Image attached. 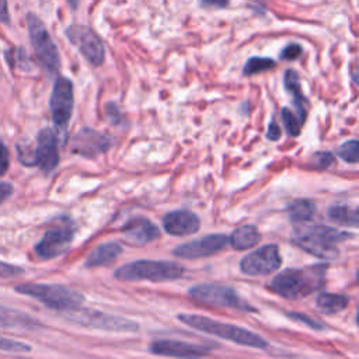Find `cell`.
<instances>
[{"label": "cell", "instance_id": "cell-1", "mask_svg": "<svg viewBox=\"0 0 359 359\" xmlns=\"http://www.w3.org/2000/svg\"><path fill=\"white\" fill-rule=\"evenodd\" d=\"M327 265H313L304 269L287 268L275 275L269 289L286 299H300L321 289L325 282Z\"/></svg>", "mask_w": 359, "mask_h": 359}, {"label": "cell", "instance_id": "cell-2", "mask_svg": "<svg viewBox=\"0 0 359 359\" xmlns=\"http://www.w3.org/2000/svg\"><path fill=\"white\" fill-rule=\"evenodd\" d=\"M353 236L355 234L352 233H346L325 224H300L296 229V236L292 241L293 244L317 258L334 259L339 255L337 245L342 241L353 238Z\"/></svg>", "mask_w": 359, "mask_h": 359}, {"label": "cell", "instance_id": "cell-3", "mask_svg": "<svg viewBox=\"0 0 359 359\" xmlns=\"http://www.w3.org/2000/svg\"><path fill=\"white\" fill-rule=\"evenodd\" d=\"M177 318L194 330H198L209 335H215L217 338L226 339L241 346H250L257 349H265L268 346V341H265L261 335L234 324L220 323L199 314H178Z\"/></svg>", "mask_w": 359, "mask_h": 359}, {"label": "cell", "instance_id": "cell-4", "mask_svg": "<svg viewBox=\"0 0 359 359\" xmlns=\"http://www.w3.org/2000/svg\"><path fill=\"white\" fill-rule=\"evenodd\" d=\"M184 266L175 261H156V259H137L119 266L114 276L118 280L133 282H167L181 278Z\"/></svg>", "mask_w": 359, "mask_h": 359}, {"label": "cell", "instance_id": "cell-5", "mask_svg": "<svg viewBox=\"0 0 359 359\" xmlns=\"http://www.w3.org/2000/svg\"><path fill=\"white\" fill-rule=\"evenodd\" d=\"M17 293L29 296L39 300L46 307L59 311H72L84 303L86 297L81 292L70 289L63 285H49V283H21L14 287Z\"/></svg>", "mask_w": 359, "mask_h": 359}, {"label": "cell", "instance_id": "cell-6", "mask_svg": "<svg viewBox=\"0 0 359 359\" xmlns=\"http://www.w3.org/2000/svg\"><path fill=\"white\" fill-rule=\"evenodd\" d=\"M189 296L206 306L213 307H223V309H233L244 313H255L257 309L252 307L245 299H243L236 289L217 285V283H199L188 290Z\"/></svg>", "mask_w": 359, "mask_h": 359}, {"label": "cell", "instance_id": "cell-7", "mask_svg": "<svg viewBox=\"0 0 359 359\" xmlns=\"http://www.w3.org/2000/svg\"><path fill=\"white\" fill-rule=\"evenodd\" d=\"M69 320L87 328L109 331V332H136L139 324L130 318L108 314L93 309H76L69 311Z\"/></svg>", "mask_w": 359, "mask_h": 359}, {"label": "cell", "instance_id": "cell-8", "mask_svg": "<svg viewBox=\"0 0 359 359\" xmlns=\"http://www.w3.org/2000/svg\"><path fill=\"white\" fill-rule=\"evenodd\" d=\"M27 27L32 48L39 63L49 73H56L60 67V57L55 42L52 41L45 24L34 13L27 14Z\"/></svg>", "mask_w": 359, "mask_h": 359}, {"label": "cell", "instance_id": "cell-9", "mask_svg": "<svg viewBox=\"0 0 359 359\" xmlns=\"http://www.w3.org/2000/svg\"><path fill=\"white\" fill-rule=\"evenodd\" d=\"M62 223L49 229L36 243L35 252L42 259H52L65 254L74 237L76 227L69 217H62Z\"/></svg>", "mask_w": 359, "mask_h": 359}, {"label": "cell", "instance_id": "cell-10", "mask_svg": "<svg viewBox=\"0 0 359 359\" xmlns=\"http://www.w3.org/2000/svg\"><path fill=\"white\" fill-rule=\"evenodd\" d=\"M67 39L80 50L86 60L93 66H101L105 59V48L95 31L86 25H70L66 29Z\"/></svg>", "mask_w": 359, "mask_h": 359}, {"label": "cell", "instance_id": "cell-11", "mask_svg": "<svg viewBox=\"0 0 359 359\" xmlns=\"http://www.w3.org/2000/svg\"><path fill=\"white\" fill-rule=\"evenodd\" d=\"M282 258L276 244H265L252 252L247 254L240 261V269L250 276L268 275L279 269Z\"/></svg>", "mask_w": 359, "mask_h": 359}, {"label": "cell", "instance_id": "cell-12", "mask_svg": "<svg viewBox=\"0 0 359 359\" xmlns=\"http://www.w3.org/2000/svg\"><path fill=\"white\" fill-rule=\"evenodd\" d=\"M74 105V94H73V83L67 77H57L50 100H49V108L52 114L53 123L59 128H66L73 112Z\"/></svg>", "mask_w": 359, "mask_h": 359}, {"label": "cell", "instance_id": "cell-13", "mask_svg": "<svg viewBox=\"0 0 359 359\" xmlns=\"http://www.w3.org/2000/svg\"><path fill=\"white\" fill-rule=\"evenodd\" d=\"M229 243V237L223 233H215V234H206L205 237L177 245L172 250V254L178 258L185 259H198L203 257L213 255L224 248V245Z\"/></svg>", "mask_w": 359, "mask_h": 359}, {"label": "cell", "instance_id": "cell-14", "mask_svg": "<svg viewBox=\"0 0 359 359\" xmlns=\"http://www.w3.org/2000/svg\"><path fill=\"white\" fill-rule=\"evenodd\" d=\"M34 164L45 174L52 172L59 164L57 136L50 128H45L38 133L34 150Z\"/></svg>", "mask_w": 359, "mask_h": 359}, {"label": "cell", "instance_id": "cell-15", "mask_svg": "<svg viewBox=\"0 0 359 359\" xmlns=\"http://www.w3.org/2000/svg\"><path fill=\"white\" fill-rule=\"evenodd\" d=\"M111 146V139L91 128H81L72 140V150L83 157L94 158L105 153Z\"/></svg>", "mask_w": 359, "mask_h": 359}, {"label": "cell", "instance_id": "cell-16", "mask_svg": "<svg viewBox=\"0 0 359 359\" xmlns=\"http://www.w3.org/2000/svg\"><path fill=\"white\" fill-rule=\"evenodd\" d=\"M149 351L153 355L171 356V358H202L210 355V349L175 339H157L150 344Z\"/></svg>", "mask_w": 359, "mask_h": 359}, {"label": "cell", "instance_id": "cell-17", "mask_svg": "<svg viewBox=\"0 0 359 359\" xmlns=\"http://www.w3.org/2000/svg\"><path fill=\"white\" fill-rule=\"evenodd\" d=\"M122 234L128 243L140 247L154 241L160 236V231L150 219L136 216L122 226Z\"/></svg>", "mask_w": 359, "mask_h": 359}, {"label": "cell", "instance_id": "cell-18", "mask_svg": "<svg viewBox=\"0 0 359 359\" xmlns=\"http://www.w3.org/2000/svg\"><path fill=\"white\" fill-rule=\"evenodd\" d=\"M163 227L171 236H188L201 229L199 217L189 210H172L163 217Z\"/></svg>", "mask_w": 359, "mask_h": 359}, {"label": "cell", "instance_id": "cell-19", "mask_svg": "<svg viewBox=\"0 0 359 359\" xmlns=\"http://www.w3.org/2000/svg\"><path fill=\"white\" fill-rule=\"evenodd\" d=\"M122 254V247L121 244L115 241H108L97 245L86 258L84 265L87 268H97V266H104L115 261L119 255Z\"/></svg>", "mask_w": 359, "mask_h": 359}, {"label": "cell", "instance_id": "cell-20", "mask_svg": "<svg viewBox=\"0 0 359 359\" xmlns=\"http://www.w3.org/2000/svg\"><path fill=\"white\" fill-rule=\"evenodd\" d=\"M283 84L285 88L287 90V93L292 95L293 104L299 112V119L303 123L306 121L307 116V98L304 97L303 91H302V86H300V79L296 70H286L285 76H283Z\"/></svg>", "mask_w": 359, "mask_h": 359}, {"label": "cell", "instance_id": "cell-21", "mask_svg": "<svg viewBox=\"0 0 359 359\" xmlns=\"http://www.w3.org/2000/svg\"><path fill=\"white\" fill-rule=\"evenodd\" d=\"M0 327L32 330V328H38L39 324L35 318H32L25 313L0 304Z\"/></svg>", "mask_w": 359, "mask_h": 359}, {"label": "cell", "instance_id": "cell-22", "mask_svg": "<svg viewBox=\"0 0 359 359\" xmlns=\"http://www.w3.org/2000/svg\"><path fill=\"white\" fill-rule=\"evenodd\" d=\"M261 240L259 231L252 224H243L233 230V233L229 236V243L236 250H248L258 244Z\"/></svg>", "mask_w": 359, "mask_h": 359}, {"label": "cell", "instance_id": "cell-23", "mask_svg": "<svg viewBox=\"0 0 359 359\" xmlns=\"http://www.w3.org/2000/svg\"><path fill=\"white\" fill-rule=\"evenodd\" d=\"M316 208L311 199H294L287 205V213L292 222L304 223L313 217Z\"/></svg>", "mask_w": 359, "mask_h": 359}, {"label": "cell", "instance_id": "cell-24", "mask_svg": "<svg viewBox=\"0 0 359 359\" xmlns=\"http://www.w3.org/2000/svg\"><path fill=\"white\" fill-rule=\"evenodd\" d=\"M328 217L342 226H353L356 227L359 223L358 208L348 205H332L328 209Z\"/></svg>", "mask_w": 359, "mask_h": 359}, {"label": "cell", "instance_id": "cell-25", "mask_svg": "<svg viewBox=\"0 0 359 359\" xmlns=\"http://www.w3.org/2000/svg\"><path fill=\"white\" fill-rule=\"evenodd\" d=\"M317 307L325 313V314H337L342 311L346 306L349 299L344 294H337V293H327L323 292L317 296Z\"/></svg>", "mask_w": 359, "mask_h": 359}, {"label": "cell", "instance_id": "cell-26", "mask_svg": "<svg viewBox=\"0 0 359 359\" xmlns=\"http://www.w3.org/2000/svg\"><path fill=\"white\" fill-rule=\"evenodd\" d=\"M275 67V60L271 57H261V56H252L250 57L243 69L244 76H254L257 73L269 70Z\"/></svg>", "mask_w": 359, "mask_h": 359}, {"label": "cell", "instance_id": "cell-27", "mask_svg": "<svg viewBox=\"0 0 359 359\" xmlns=\"http://www.w3.org/2000/svg\"><path fill=\"white\" fill-rule=\"evenodd\" d=\"M337 156L346 163L356 164L359 161V142L356 139H351L342 143L337 150Z\"/></svg>", "mask_w": 359, "mask_h": 359}, {"label": "cell", "instance_id": "cell-28", "mask_svg": "<svg viewBox=\"0 0 359 359\" xmlns=\"http://www.w3.org/2000/svg\"><path fill=\"white\" fill-rule=\"evenodd\" d=\"M280 118L285 123V129L290 136H299L300 130H302V122L300 119L287 108H282L280 111Z\"/></svg>", "mask_w": 359, "mask_h": 359}, {"label": "cell", "instance_id": "cell-29", "mask_svg": "<svg viewBox=\"0 0 359 359\" xmlns=\"http://www.w3.org/2000/svg\"><path fill=\"white\" fill-rule=\"evenodd\" d=\"M286 316H287L290 320H293V321H296V323H300V324H303V325H307V327H310V328H313V330H324V324H323V323H320V321L316 320V318H311L310 316H307V314H304V313L287 311Z\"/></svg>", "mask_w": 359, "mask_h": 359}, {"label": "cell", "instance_id": "cell-30", "mask_svg": "<svg viewBox=\"0 0 359 359\" xmlns=\"http://www.w3.org/2000/svg\"><path fill=\"white\" fill-rule=\"evenodd\" d=\"M0 351H7V352H29L31 346L20 342V341H14V339H8V338H3L0 337Z\"/></svg>", "mask_w": 359, "mask_h": 359}, {"label": "cell", "instance_id": "cell-31", "mask_svg": "<svg viewBox=\"0 0 359 359\" xmlns=\"http://www.w3.org/2000/svg\"><path fill=\"white\" fill-rule=\"evenodd\" d=\"M24 273V269L21 266L0 261V278L8 279V278H18Z\"/></svg>", "mask_w": 359, "mask_h": 359}, {"label": "cell", "instance_id": "cell-32", "mask_svg": "<svg viewBox=\"0 0 359 359\" xmlns=\"http://www.w3.org/2000/svg\"><path fill=\"white\" fill-rule=\"evenodd\" d=\"M334 161H335V158H334L332 153H330V151H317L313 156V163L320 170L328 168Z\"/></svg>", "mask_w": 359, "mask_h": 359}, {"label": "cell", "instance_id": "cell-33", "mask_svg": "<svg viewBox=\"0 0 359 359\" xmlns=\"http://www.w3.org/2000/svg\"><path fill=\"white\" fill-rule=\"evenodd\" d=\"M300 53H302V46L299 43H289L282 49L279 56L283 60H293V59H297Z\"/></svg>", "mask_w": 359, "mask_h": 359}, {"label": "cell", "instance_id": "cell-34", "mask_svg": "<svg viewBox=\"0 0 359 359\" xmlns=\"http://www.w3.org/2000/svg\"><path fill=\"white\" fill-rule=\"evenodd\" d=\"M10 165V157H8V150L4 146V143L0 140V177L6 174Z\"/></svg>", "mask_w": 359, "mask_h": 359}, {"label": "cell", "instance_id": "cell-35", "mask_svg": "<svg viewBox=\"0 0 359 359\" xmlns=\"http://www.w3.org/2000/svg\"><path fill=\"white\" fill-rule=\"evenodd\" d=\"M266 137L269 140H273V142L280 137V128L275 121H271V123L268 126V130H266Z\"/></svg>", "mask_w": 359, "mask_h": 359}, {"label": "cell", "instance_id": "cell-36", "mask_svg": "<svg viewBox=\"0 0 359 359\" xmlns=\"http://www.w3.org/2000/svg\"><path fill=\"white\" fill-rule=\"evenodd\" d=\"M230 0H201L202 7H210V8H224L227 7Z\"/></svg>", "mask_w": 359, "mask_h": 359}, {"label": "cell", "instance_id": "cell-37", "mask_svg": "<svg viewBox=\"0 0 359 359\" xmlns=\"http://www.w3.org/2000/svg\"><path fill=\"white\" fill-rule=\"evenodd\" d=\"M13 191H14V188H13L11 184H8V182H0V205H1L6 199H8V198L11 196Z\"/></svg>", "mask_w": 359, "mask_h": 359}, {"label": "cell", "instance_id": "cell-38", "mask_svg": "<svg viewBox=\"0 0 359 359\" xmlns=\"http://www.w3.org/2000/svg\"><path fill=\"white\" fill-rule=\"evenodd\" d=\"M0 21L3 24H8L10 22V13H8L7 0H0Z\"/></svg>", "mask_w": 359, "mask_h": 359}, {"label": "cell", "instance_id": "cell-39", "mask_svg": "<svg viewBox=\"0 0 359 359\" xmlns=\"http://www.w3.org/2000/svg\"><path fill=\"white\" fill-rule=\"evenodd\" d=\"M69 4H70V7L73 8V10H76L77 8V6H79V1L80 0H66Z\"/></svg>", "mask_w": 359, "mask_h": 359}]
</instances>
